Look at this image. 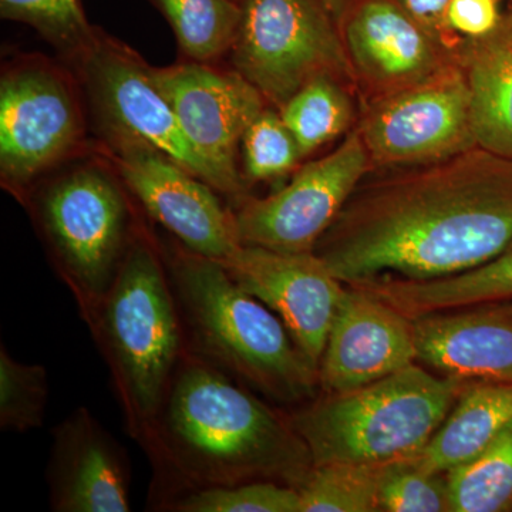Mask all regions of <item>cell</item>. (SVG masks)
Returning <instances> with one entry per match:
<instances>
[{"label":"cell","mask_w":512,"mask_h":512,"mask_svg":"<svg viewBox=\"0 0 512 512\" xmlns=\"http://www.w3.org/2000/svg\"><path fill=\"white\" fill-rule=\"evenodd\" d=\"M512 242V160L480 147L363 178L313 249L346 285L430 281L490 262Z\"/></svg>","instance_id":"1"},{"label":"cell","mask_w":512,"mask_h":512,"mask_svg":"<svg viewBox=\"0 0 512 512\" xmlns=\"http://www.w3.org/2000/svg\"><path fill=\"white\" fill-rule=\"evenodd\" d=\"M140 446L153 464L151 498L161 510L198 488L252 481L298 488L313 467L289 414L190 349Z\"/></svg>","instance_id":"2"},{"label":"cell","mask_w":512,"mask_h":512,"mask_svg":"<svg viewBox=\"0 0 512 512\" xmlns=\"http://www.w3.org/2000/svg\"><path fill=\"white\" fill-rule=\"evenodd\" d=\"M161 249L191 352L272 402L291 406L313 399L318 370L268 306L220 261L178 241L161 242Z\"/></svg>","instance_id":"3"},{"label":"cell","mask_w":512,"mask_h":512,"mask_svg":"<svg viewBox=\"0 0 512 512\" xmlns=\"http://www.w3.org/2000/svg\"><path fill=\"white\" fill-rule=\"evenodd\" d=\"M86 325L109 367L128 433L140 443L188 350L161 242L146 221Z\"/></svg>","instance_id":"4"},{"label":"cell","mask_w":512,"mask_h":512,"mask_svg":"<svg viewBox=\"0 0 512 512\" xmlns=\"http://www.w3.org/2000/svg\"><path fill=\"white\" fill-rule=\"evenodd\" d=\"M23 207L50 264L89 322L143 224L137 201L93 144L89 153L40 180Z\"/></svg>","instance_id":"5"},{"label":"cell","mask_w":512,"mask_h":512,"mask_svg":"<svg viewBox=\"0 0 512 512\" xmlns=\"http://www.w3.org/2000/svg\"><path fill=\"white\" fill-rule=\"evenodd\" d=\"M468 383L420 363L366 386L323 393L289 414L313 466L382 464L417 456Z\"/></svg>","instance_id":"6"},{"label":"cell","mask_w":512,"mask_h":512,"mask_svg":"<svg viewBox=\"0 0 512 512\" xmlns=\"http://www.w3.org/2000/svg\"><path fill=\"white\" fill-rule=\"evenodd\" d=\"M90 113L62 59L22 55L0 76V183L23 205L40 180L89 153Z\"/></svg>","instance_id":"7"},{"label":"cell","mask_w":512,"mask_h":512,"mask_svg":"<svg viewBox=\"0 0 512 512\" xmlns=\"http://www.w3.org/2000/svg\"><path fill=\"white\" fill-rule=\"evenodd\" d=\"M228 56L269 104L281 109L318 77H355L338 23L322 0H244Z\"/></svg>","instance_id":"8"},{"label":"cell","mask_w":512,"mask_h":512,"mask_svg":"<svg viewBox=\"0 0 512 512\" xmlns=\"http://www.w3.org/2000/svg\"><path fill=\"white\" fill-rule=\"evenodd\" d=\"M62 60L79 79L94 134L121 133L146 141L221 194L217 174L185 137L143 57L94 28L92 37Z\"/></svg>","instance_id":"9"},{"label":"cell","mask_w":512,"mask_h":512,"mask_svg":"<svg viewBox=\"0 0 512 512\" xmlns=\"http://www.w3.org/2000/svg\"><path fill=\"white\" fill-rule=\"evenodd\" d=\"M93 144L147 217L185 248L224 261L241 247L234 211L222 205L218 191L163 151L121 133L96 134Z\"/></svg>","instance_id":"10"},{"label":"cell","mask_w":512,"mask_h":512,"mask_svg":"<svg viewBox=\"0 0 512 512\" xmlns=\"http://www.w3.org/2000/svg\"><path fill=\"white\" fill-rule=\"evenodd\" d=\"M359 131L373 167L389 170L437 163L477 147L458 57L423 82L377 97Z\"/></svg>","instance_id":"11"},{"label":"cell","mask_w":512,"mask_h":512,"mask_svg":"<svg viewBox=\"0 0 512 512\" xmlns=\"http://www.w3.org/2000/svg\"><path fill=\"white\" fill-rule=\"evenodd\" d=\"M373 164L359 128L328 156L302 165L291 183L265 198H239L234 210L242 245L313 252Z\"/></svg>","instance_id":"12"},{"label":"cell","mask_w":512,"mask_h":512,"mask_svg":"<svg viewBox=\"0 0 512 512\" xmlns=\"http://www.w3.org/2000/svg\"><path fill=\"white\" fill-rule=\"evenodd\" d=\"M158 87L185 137L220 180L221 194L242 197L245 181L238 168L242 137L268 106L261 92L234 69L184 60L151 66Z\"/></svg>","instance_id":"13"},{"label":"cell","mask_w":512,"mask_h":512,"mask_svg":"<svg viewBox=\"0 0 512 512\" xmlns=\"http://www.w3.org/2000/svg\"><path fill=\"white\" fill-rule=\"evenodd\" d=\"M228 274L284 322L293 342L319 372L326 339L346 284L313 254L241 245L224 261Z\"/></svg>","instance_id":"14"},{"label":"cell","mask_w":512,"mask_h":512,"mask_svg":"<svg viewBox=\"0 0 512 512\" xmlns=\"http://www.w3.org/2000/svg\"><path fill=\"white\" fill-rule=\"evenodd\" d=\"M417 363L412 318L355 285H346L319 365L323 393L366 386Z\"/></svg>","instance_id":"15"},{"label":"cell","mask_w":512,"mask_h":512,"mask_svg":"<svg viewBox=\"0 0 512 512\" xmlns=\"http://www.w3.org/2000/svg\"><path fill=\"white\" fill-rule=\"evenodd\" d=\"M47 485L56 512L131 511L130 463L92 412L79 407L52 430Z\"/></svg>","instance_id":"16"},{"label":"cell","mask_w":512,"mask_h":512,"mask_svg":"<svg viewBox=\"0 0 512 512\" xmlns=\"http://www.w3.org/2000/svg\"><path fill=\"white\" fill-rule=\"evenodd\" d=\"M353 70L376 92H397L429 79L457 59L396 0H365L343 20Z\"/></svg>","instance_id":"17"},{"label":"cell","mask_w":512,"mask_h":512,"mask_svg":"<svg viewBox=\"0 0 512 512\" xmlns=\"http://www.w3.org/2000/svg\"><path fill=\"white\" fill-rule=\"evenodd\" d=\"M417 363L463 382L512 383V301L414 318Z\"/></svg>","instance_id":"18"},{"label":"cell","mask_w":512,"mask_h":512,"mask_svg":"<svg viewBox=\"0 0 512 512\" xmlns=\"http://www.w3.org/2000/svg\"><path fill=\"white\" fill-rule=\"evenodd\" d=\"M457 57L470 90L477 147L512 160V15L490 35L463 40Z\"/></svg>","instance_id":"19"},{"label":"cell","mask_w":512,"mask_h":512,"mask_svg":"<svg viewBox=\"0 0 512 512\" xmlns=\"http://www.w3.org/2000/svg\"><path fill=\"white\" fill-rule=\"evenodd\" d=\"M353 285L412 319L480 303L512 301V242L487 264L463 274L430 281L383 278Z\"/></svg>","instance_id":"20"},{"label":"cell","mask_w":512,"mask_h":512,"mask_svg":"<svg viewBox=\"0 0 512 512\" xmlns=\"http://www.w3.org/2000/svg\"><path fill=\"white\" fill-rule=\"evenodd\" d=\"M512 423V383L471 382L416 460L447 474L480 453Z\"/></svg>","instance_id":"21"},{"label":"cell","mask_w":512,"mask_h":512,"mask_svg":"<svg viewBox=\"0 0 512 512\" xmlns=\"http://www.w3.org/2000/svg\"><path fill=\"white\" fill-rule=\"evenodd\" d=\"M173 29L185 60L218 63L234 43L241 20L235 0H148Z\"/></svg>","instance_id":"22"},{"label":"cell","mask_w":512,"mask_h":512,"mask_svg":"<svg viewBox=\"0 0 512 512\" xmlns=\"http://www.w3.org/2000/svg\"><path fill=\"white\" fill-rule=\"evenodd\" d=\"M446 476L451 512L512 511V423Z\"/></svg>","instance_id":"23"},{"label":"cell","mask_w":512,"mask_h":512,"mask_svg":"<svg viewBox=\"0 0 512 512\" xmlns=\"http://www.w3.org/2000/svg\"><path fill=\"white\" fill-rule=\"evenodd\" d=\"M279 113L305 158L348 130L353 106L345 84L323 76L293 94Z\"/></svg>","instance_id":"24"},{"label":"cell","mask_w":512,"mask_h":512,"mask_svg":"<svg viewBox=\"0 0 512 512\" xmlns=\"http://www.w3.org/2000/svg\"><path fill=\"white\" fill-rule=\"evenodd\" d=\"M382 466L328 463L313 466L299 485L301 512H377Z\"/></svg>","instance_id":"25"},{"label":"cell","mask_w":512,"mask_h":512,"mask_svg":"<svg viewBox=\"0 0 512 512\" xmlns=\"http://www.w3.org/2000/svg\"><path fill=\"white\" fill-rule=\"evenodd\" d=\"M164 510L177 512H301L298 488L276 481L205 487L178 495Z\"/></svg>","instance_id":"26"},{"label":"cell","mask_w":512,"mask_h":512,"mask_svg":"<svg viewBox=\"0 0 512 512\" xmlns=\"http://www.w3.org/2000/svg\"><path fill=\"white\" fill-rule=\"evenodd\" d=\"M49 377L46 367L19 362L0 349V430L28 433L45 424Z\"/></svg>","instance_id":"27"},{"label":"cell","mask_w":512,"mask_h":512,"mask_svg":"<svg viewBox=\"0 0 512 512\" xmlns=\"http://www.w3.org/2000/svg\"><path fill=\"white\" fill-rule=\"evenodd\" d=\"M244 181L279 180L295 173L303 158L292 131L279 110L265 107L245 131L241 141Z\"/></svg>","instance_id":"28"},{"label":"cell","mask_w":512,"mask_h":512,"mask_svg":"<svg viewBox=\"0 0 512 512\" xmlns=\"http://www.w3.org/2000/svg\"><path fill=\"white\" fill-rule=\"evenodd\" d=\"M0 15L35 29L62 59L76 53L96 28L90 25L79 0H0Z\"/></svg>","instance_id":"29"},{"label":"cell","mask_w":512,"mask_h":512,"mask_svg":"<svg viewBox=\"0 0 512 512\" xmlns=\"http://www.w3.org/2000/svg\"><path fill=\"white\" fill-rule=\"evenodd\" d=\"M379 511H450L446 474L426 470L416 456L384 464L379 481Z\"/></svg>","instance_id":"30"},{"label":"cell","mask_w":512,"mask_h":512,"mask_svg":"<svg viewBox=\"0 0 512 512\" xmlns=\"http://www.w3.org/2000/svg\"><path fill=\"white\" fill-rule=\"evenodd\" d=\"M501 19L497 0H450L444 16L447 29L466 39L490 35Z\"/></svg>","instance_id":"31"},{"label":"cell","mask_w":512,"mask_h":512,"mask_svg":"<svg viewBox=\"0 0 512 512\" xmlns=\"http://www.w3.org/2000/svg\"><path fill=\"white\" fill-rule=\"evenodd\" d=\"M396 2L424 29L429 30L431 35L447 45L446 36L450 30L447 29L444 16L450 0H396Z\"/></svg>","instance_id":"32"},{"label":"cell","mask_w":512,"mask_h":512,"mask_svg":"<svg viewBox=\"0 0 512 512\" xmlns=\"http://www.w3.org/2000/svg\"><path fill=\"white\" fill-rule=\"evenodd\" d=\"M323 5L329 10L330 15L336 20V23H343L348 12V0H322Z\"/></svg>","instance_id":"33"},{"label":"cell","mask_w":512,"mask_h":512,"mask_svg":"<svg viewBox=\"0 0 512 512\" xmlns=\"http://www.w3.org/2000/svg\"><path fill=\"white\" fill-rule=\"evenodd\" d=\"M235 2L239 3V5H241V3L244 2V0H235Z\"/></svg>","instance_id":"34"}]
</instances>
